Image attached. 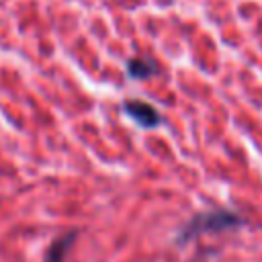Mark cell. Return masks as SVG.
I'll return each instance as SVG.
<instances>
[{
    "label": "cell",
    "mask_w": 262,
    "mask_h": 262,
    "mask_svg": "<svg viewBox=\"0 0 262 262\" xmlns=\"http://www.w3.org/2000/svg\"><path fill=\"white\" fill-rule=\"evenodd\" d=\"M244 219L231 211H209V213H199L190 221H186L176 237L178 244H186L188 239H194L203 233H213V231H225L242 225Z\"/></svg>",
    "instance_id": "6da1fadb"
},
{
    "label": "cell",
    "mask_w": 262,
    "mask_h": 262,
    "mask_svg": "<svg viewBox=\"0 0 262 262\" xmlns=\"http://www.w3.org/2000/svg\"><path fill=\"white\" fill-rule=\"evenodd\" d=\"M123 108H125V113L137 123V125H141V127H145V129H154V127H158L160 125V113L151 106V104H147V102H143V100H127L125 104H123Z\"/></svg>",
    "instance_id": "7a4b0ae2"
},
{
    "label": "cell",
    "mask_w": 262,
    "mask_h": 262,
    "mask_svg": "<svg viewBox=\"0 0 262 262\" xmlns=\"http://www.w3.org/2000/svg\"><path fill=\"white\" fill-rule=\"evenodd\" d=\"M74 242H76V231H68V233L59 235L57 239H53V244L49 246V250L45 254V262H63Z\"/></svg>",
    "instance_id": "3957f363"
},
{
    "label": "cell",
    "mask_w": 262,
    "mask_h": 262,
    "mask_svg": "<svg viewBox=\"0 0 262 262\" xmlns=\"http://www.w3.org/2000/svg\"><path fill=\"white\" fill-rule=\"evenodd\" d=\"M127 72L131 78H139V80H145L149 76H154L156 72V63L151 59H145V57H135L127 63Z\"/></svg>",
    "instance_id": "277c9868"
}]
</instances>
